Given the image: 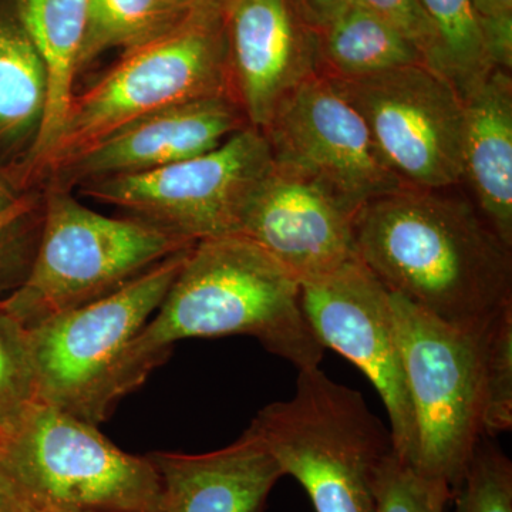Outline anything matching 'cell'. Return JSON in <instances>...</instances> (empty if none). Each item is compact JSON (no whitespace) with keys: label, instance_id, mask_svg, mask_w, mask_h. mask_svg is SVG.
Listing matches in <instances>:
<instances>
[{"label":"cell","instance_id":"f1b7e54d","mask_svg":"<svg viewBox=\"0 0 512 512\" xmlns=\"http://www.w3.org/2000/svg\"><path fill=\"white\" fill-rule=\"evenodd\" d=\"M295 2L305 18L319 30L328 25L330 20L336 18L343 9L348 8L353 0H295Z\"/></svg>","mask_w":512,"mask_h":512},{"label":"cell","instance_id":"2e32d148","mask_svg":"<svg viewBox=\"0 0 512 512\" xmlns=\"http://www.w3.org/2000/svg\"><path fill=\"white\" fill-rule=\"evenodd\" d=\"M163 512H264L281 467L247 429L235 443L205 454L151 453Z\"/></svg>","mask_w":512,"mask_h":512},{"label":"cell","instance_id":"484cf974","mask_svg":"<svg viewBox=\"0 0 512 512\" xmlns=\"http://www.w3.org/2000/svg\"><path fill=\"white\" fill-rule=\"evenodd\" d=\"M450 485L423 476L393 456L384 463L376 483V512H446Z\"/></svg>","mask_w":512,"mask_h":512},{"label":"cell","instance_id":"1f68e13d","mask_svg":"<svg viewBox=\"0 0 512 512\" xmlns=\"http://www.w3.org/2000/svg\"><path fill=\"white\" fill-rule=\"evenodd\" d=\"M0 512H29L28 507L0 480Z\"/></svg>","mask_w":512,"mask_h":512},{"label":"cell","instance_id":"44dd1931","mask_svg":"<svg viewBox=\"0 0 512 512\" xmlns=\"http://www.w3.org/2000/svg\"><path fill=\"white\" fill-rule=\"evenodd\" d=\"M178 0H90L77 74L103 53H123L167 35L190 18Z\"/></svg>","mask_w":512,"mask_h":512},{"label":"cell","instance_id":"4dcf8cb0","mask_svg":"<svg viewBox=\"0 0 512 512\" xmlns=\"http://www.w3.org/2000/svg\"><path fill=\"white\" fill-rule=\"evenodd\" d=\"M191 13H222L228 0H178Z\"/></svg>","mask_w":512,"mask_h":512},{"label":"cell","instance_id":"ba28073f","mask_svg":"<svg viewBox=\"0 0 512 512\" xmlns=\"http://www.w3.org/2000/svg\"><path fill=\"white\" fill-rule=\"evenodd\" d=\"M416 421L414 470L451 490L484 437L481 333L464 332L392 293Z\"/></svg>","mask_w":512,"mask_h":512},{"label":"cell","instance_id":"7a4b0ae2","mask_svg":"<svg viewBox=\"0 0 512 512\" xmlns=\"http://www.w3.org/2000/svg\"><path fill=\"white\" fill-rule=\"evenodd\" d=\"M232 335L255 338L299 370L319 366L325 353L303 315L301 282L288 269L241 235L202 239L124 353L111 406L140 386L174 343Z\"/></svg>","mask_w":512,"mask_h":512},{"label":"cell","instance_id":"836d02e7","mask_svg":"<svg viewBox=\"0 0 512 512\" xmlns=\"http://www.w3.org/2000/svg\"><path fill=\"white\" fill-rule=\"evenodd\" d=\"M28 510H29V508H28ZM29 512H94V511L29 510Z\"/></svg>","mask_w":512,"mask_h":512},{"label":"cell","instance_id":"ffe728a7","mask_svg":"<svg viewBox=\"0 0 512 512\" xmlns=\"http://www.w3.org/2000/svg\"><path fill=\"white\" fill-rule=\"evenodd\" d=\"M318 32L320 74L325 76L353 79L424 64L406 37L355 0Z\"/></svg>","mask_w":512,"mask_h":512},{"label":"cell","instance_id":"d6986e66","mask_svg":"<svg viewBox=\"0 0 512 512\" xmlns=\"http://www.w3.org/2000/svg\"><path fill=\"white\" fill-rule=\"evenodd\" d=\"M47 109L45 63L16 18L0 6V161H20V173L35 151Z\"/></svg>","mask_w":512,"mask_h":512},{"label":"cell","instance_id":"9a60e30c","mask_svg":"<svg viewBox=\"0 0 512 512\" xmlns=\"http://www.w3.org/2000/svg\"><path fill=\"white\" fill-rule=\"evenodd\" d=\"M249 126L232 97L188 101L134 121L46 178L73 190L117 175L140 174L201 156Z\"/></svg>","mask_w":512,"mask_h":512},{"label":"cell","instance_id":"ac0fdd59","mask_svg":"<svg viewBox=\"0 0 512 512\" xmlns=\"http://www.w3.org/2000/svg\"><path fill=\"white\" fill-rule=\"evenodd\" d=\"M90 0H12L20 25L45 63L47 109L42 133L23 178H30L62 130L77 76Z\"/></svg>","mask_w":512,"mask_h":512},{"label":"cell","instance_id":"603a6c76","mask_svg":"<svg viewBox=\"0 0 512 512\" xmlns=\"http://www.w3.org/2000/svg\"><path fill=\"white\" fill-rule=\"evenodd\" d=\"M36 402L28 329L0 303V436L15 430Z\"/></svg>","mask_w":512,"mask_h":512},{"label":"cell","instance_id":"8fae6325","mask_svg":"<svg viewBox=\"0 0 512 512\" xmlns=\"http://www.w3.org/2000/svg\"><path fill=\"white\" fill-rule=\"evenodd\" d=\"M262 133L276 168L315 184L355 217L367 202L407 187L325 74L286 96Z\"/></svg>","mask_w":512,"mask_h":512},{"label":"cell","instance_id":"8992f818","mask_svg":"<svg viewBox=\"0 0 512 512\" xmlns=\"http://www.w3.org/2000/svg\"><path fill=\"white\" fill-rule=\"evenodd\" d=\"M194 244L140 218L106 217L72 190L49 185L35 261L25 281L0 303L32 329L110 295Z\"/></svg>","mask_w":512,"mask_h":512},{"label":"cell","instance_id":"d4e9b609","mask_svg":"<svg viewBox=\"0 0 512 512\" xmlns=\"http://www.w3.org/2000/svg\"><path fill=\"white\" fill-rule=\"evenodd\" d=\"M484 436L512 427V308L481 333Z\"/></svg>","mask_w":512,"mask_h":512},{"label":"cell","instance_id":"277c9868","mask_svg":"<svg viewBox=\"0 0 512 512\" xmlns=\"http://www.w3.org/2000/svg\"><path fill=\"white\" fill-rule=\"evenodd\" d=\"M222 13H194L167 35L123 53L86 92L73 94L55 144L30 178L49 177L157 111L210 97L235 100Z\"/></svg>","mask_w":512,"mask_h":512},{"label":"cell","instance_id":"d6a6232c","mask_svg":"<svg viewBox=\"0 0 512 512\" xmlns=\"http://www.w3.org/2000/svg\"><path fill=\"white\" fill-rule=\"evenodd\" d=\"M20 198L22 197H18V195L13 192L12 188L0 178V212L8 210V208L16 204Z\"/></svg>","mask_w":512,"mask_h":512},{"label":"cell","instance_id":"83f0119b","mask_svg":"<svg viewBox=\"0 0 512 512\" xmlns=\"http://www.w3.org/2000/svg\"><path fill=\"white\" fill-rule=\"evenodd\" d=\"M495 67H512V0H471Z\"/></svg>","mask_w":512,"mask_h":512},{"label":"cell","instance_id":"cb8c5ba5","mask_svg":"<svg viewBox=\"0 0 512 512\" xmlns=\"http://www.w3.org/2000/svg\"><path fill=\"white\" fill-rule=\"evenodd\" d=\"M493 439L478 441L446 512H512V463Z\"/></svg>","mask_w":512,"mask_h":512},{"label":"cell","instance_id":"4316f807","mask_svg":"<svg viewBox=\"0 0 512 512\" xmlns=\"http://www.w3.org/2000/svg\"><path fill=\"white\" fill-rule=\"evenodd\" d=\"M372 10L406 37L423 57L424 64L443 76V49L436 26L421 8L419 0H355ZM444 77V76H443Z\"/></svg>","mask_w":512,"mask_h":512},{"label":"cell","instance_id":"52a82bcc","mask_svg":"<svg viewBox=\"0 0 512 512\" xmlns=\"http://www.w3.org/2000/svg\"><path fill=\"white\" fill-rule=\"evenodd\" d=\"M190 249L168 256L110 295L28 329L37 400L93 424L106 419L117 367L160 308Z\"/></svg>","mask_w":512,"mask_h":512},{"label":"cell","instance_id":"7402d4cb","mask_svg":"<svg viewBox=\"0 0 512 512\" xmlns=\"http://www.w3.org/2000/svg\"><path fill=\"white\" fill-rule=\"evenodd\" d=\"M436 26L443 49V76L460 97L493 72L480 20L471 0H419Z\"/></svg>","mask_w":512,"mask_h":512},{"label":"cell","instance_id":"5b68a950","mask_svg":"<svg viewBox=\"0 0 512 512\" xmlns=\"http://www.w3.org/2000/svg\"><path fill=\"white\" fill-rule=\"evenodd\" d=\"M0 480L29 510L163 512L150 457L120 450L97 424L43 402L0 436Z\"/></svg>","mask_w":512,"mask_h":512},{"label":"cell","instance_id":"e0dca14e","mask_svg":"<svg viewBox=\"0 0 512 512\" xmlns=\"http://www.w3.org/2000/svg\"><path fill=\"white\" fill-rule=\"evenodd\" d=\"M463 170L481 217L512 249V79L494 69L461 97Z\"/></svg>","mask_w":512,"mask_h":512},{"label":"cell","instance_id":"7c38bea8","mask_svg":"<svg viewBox=\"0 0 512 512\" xmlns=\"http://www.w3.org/2000/svg\"><path fill=\"white\" fill-rule=\"evenodd\" d=\"M303 315L323 349L345 356L382 397L394 456L416 461V421L394 322L392 292L359 258L301 284Z\"/></svg>","mask_w":512,"mask_h":512},{"label":"cell","instance_id":"4fadbf2b","mask_svg":"<svg viewBox=\"0 0 512 512\" xmlns=\"http://www.w3.org/2000/svg\"><path fill=\"white\" fill-rule=\"evenodd\" d=\"M222 16L232 93L262 131L281 101L320 73L318 29L295 0H228Z\"/></svg>","mask_w":512,"mask_h":512},{"label":"cell","instance_id":"f546056e","mask_svg":"<svg viewBox=\"0 0 512 512\" xmlns=\"http://www.w3.org/2000/svg\"><path fill=\"white\" fill-rule=\"evenodd\" d=\"M32 210V202L28 198H20L16 204L9 207L8 210L0 212V237L5 234L10 227L22 220Z\"/></svg>","mask_w":512,"mask_h":512},{"label":"cell","instance_id":"3957f363","mask_svg":"<svg viewBox=\"0 0 512 512\" xmlns=\"http://www.w3.org/2000/svg\"><path fill=\"white\" fill-rule=\"evenodd\" d=\"M316 512H376L380 470L394 454L390 429L362 393L319 366L299 370L291 400L268 404L248 427Z\"/></svg>","mask_w":512,"mask_h":512},{"label":"cell","instance_id":"9c48e42d","mask_svg":"<svg viewBox=\"0 0 512 512\" xmlns=\"http://www.w3.org/2000/svg\"><path fill=\"white\" fill-rule=\"evenodd\" d=\"M274 167L264 133L247 126L201 156L147 173L101 178L76 190L198 242L239 235L252 198Z\"/></svg>","mask_w":512,"mask_h":512},{"label":"cell","instance_id":"6da1fadb","mask_svg":"<svg viewBox=\"0 0 512 512\" xmlns=\"http://www.w3.org/2000/svg\"><path fill=\"white\" fill-rule=\"evenodd\" d=\"M446 190L404 187L355 217L357 256L390 292L464 332L512 308V249L476 205Z\"/></svg>","mask_w":512,"mask_h":512},{"label":"cell","instance_id":"5bb4252c","mask_svg":"<svg viewBox=\"0 0 512 512\" xmlns=\"http://www.w3.org/2000/svg\"><path fill=\"white\" fill-rule=\"evenodd\" d=\"M239 235L301 284L359 258L355 215L315 184L276 167L252 198Z\"/></svg>","mask_w":512,"mask_h":512},{"label":"cell","instance_id":"30bf717a","mask_svg":"<svg viewBox=\"0 0 512 512\" xmlns=\"http://www.w3.org/2000/svg\"><path fill=\"white\" fill-rule=\"evenodd\" d=\"M329 79L363 117L384 160L407 187L448 190L461 183L463 100L446 77L410 64Z\"/></svg>","mask_w":512,"mask_h":512}]
</instances>
